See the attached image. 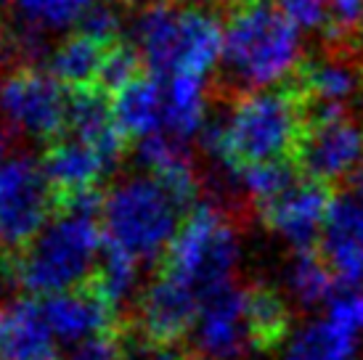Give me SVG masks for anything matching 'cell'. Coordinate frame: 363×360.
Returning a JSON list of instances; mask_svg holds the SVG:
<instances>
[{"mask_svg":"<svg viewBox=\"0 0 363 360\" xmlns=\"http://www.w3.org/2000/svg\"><path fill=\"white\" fill-rule=\"evenodd\" d=\"M101 247V218L56 215L27 247L0 254V268L27 294L51 297L91 279Z\"/></svg>","mask_w":363,"mask_h":360,"instance_id":"3957f363","label":"cell"},{"mask_svg":"<svg viewBox=\"0 0 363 360\" xmlns=\"http://www.w3.org/2000/svg\"><path fill=\"white\" fill-rule=\"evenodd\" d=\"M133 331L130 323L122 320L120 326L109 331H101L91 339L74 344L67 360H128L130 358Z\"/></svg>","mask_w":363,"mask_h":360,"instance_id":"f1b7e54d","label":"cell"},{"mask_svg":"<svg viewBox=\"0 0 363 360\" xmlns=\"http://www.w3.org/2000/svg\"><path fill=\"white\" fill-rule=\"evenodd\" d=\"M146 64H143L141 53L135 45L130 43L114 40L106 48V56H104V67H101V77H99V88L106 90V93H117L120 88H125L128 82H133L143 69Z\"/></svg>","mask_w":363,"mask_h":360,"instance_id":"83f0119b","label":"cell"},{"mask_svg":"<svg viewBox=\"0 0 363 360\" xmlns=\"http://www.w3.org/2000/svg\"><path fill=\"white\" fill-rule=\"evenodd\" d=\"M363 162V111L305 120L297 170L308 180L337 186L350 180Z\"/></svg>","mask_w":363,"mask_h":360,"instance_id":"ba28073f","label":"cell"},{"mask_svg":"<svg viewBox=\"0 0 363 360\" xmlns=\"http://www.w3.org/2000/svg\"><path fill=\"white\" fill-rule=\"evenodd\" d=\"M323 38L329 50L363 53V0H326Z\"/></svg>","mask_w":363,"mask_h":360,"instance_id":"d4e9b609","label":"cell"},{"mask_svg":"<svg viewBox=\"0 0 363 360\" xmlns=\"http://www.w3.org/2000/svg\"><path fill=\"white\" fill-rule=\"evenodd\" d=\"M11 48V32L3 30V24H0V56H3V50Z\"/></svg>","mask_w":363,"mask_h":360,"instance_id":"836d02e7","label":"cell"},{"mask_svg":"<svg viewBox=\"0 0 363 360\" xmlns=\"http://www.w3.org/2000/svg\"><path fill=\"white\" fill-rule=\"evenodd\" d=\"M220 3H223V0H220Z\"/></svg>","mask_w":363,"mask_h":360,"instance_id":"74e56055","label":"cell"},{"mask_svg":"<svg viewBox=\"0 0 363 360\" xmlns=\"http://www.w3.org/2000/svg\"><path fill=\"white\" fill-rule=\"evenodd\" d=\"M181 207L160 180L128 178L106 191L101 207L104 239L135 260L162 257L181 230Z\"/></svg>","mask_w":363,"mask_h":360,"instance_id":"277c9868","label":"cell"},{"mask_svg":"<svg viewBox=\"0 0 363 360\" xmlns=\"http://www.w3.org/2000/svg\"><path fill=\"white\" fill-rule=\"evenodd\" d=\"M40 308L53 337L67 344H80L122 323L120 310L104 300L99 291H93L88 283L43 297Z\"/></svg>","mask_w":363,"mask_h":360,"instance_id":"4fadbf2b","label":"cell"},{"mask_svg":"<svg viewBox=\"0 0 363 360\" xmlns=\"http://www.w3.org/2000/svg\"><path fill=\"white\" fill-rule=\"evenodd\" d=\"M279 9L300 27V30H315L326 24V0H276Z\"/></svg>","mask_w":363,"mask_h":360,"instance_id":"f546056e","label":"cell"},{"mask_svg":"<svg viewBox=\"0 0 363 360\" xmlns=\"http://www.w3.org/2000/svg\"><path fill=\"white\" fill-rule=\"evenodd\" d=\"M194 342L204 358L210 360H233L244 350H250L242 286L231 281L204 297L194 326Z\"/></svg>","mask_w":363,"mask_h":360,"instance_id":"7c38bea8","label":"cell"},{"mask_svg":"<svg viewBox=\"0 0 363 360\" xmlns=\"http://www.w3.org/2000/svg\"><path fill=\"white\" fill-rule=\"evenodd\" d=\"M111 111L120 133L128 140L149 138L164 122V88L146 69L117 93H111Z\"/></svg>","mask_w":363,"mask_h":360,"instance_id":"e0dca14e","label":"cell"},{"mask_svg":"<svg viewBox=\"0 0 363 360\" xmlns=\"http://www.w3.org/2000/svg\"><path fill=\"white\" fill-rule=\"evenodd\" d=\"M40 164L53 189V199H64V196H74V193H85V191H99L104 178L114 170L93 143L69 135V133H64L61 138L51 140L45 146Z\"/></svg>","mask_w":363,"mask_h":360,"instance_id":"9a60e30c","label":"cell"},{"mask_svg":"<svg viewBox=\"0 0 363 360\" xmlns=\"http://www.w3.org/2000/svg\"><path fill=\"white\" fill-rule=\"evenodd\" d=\"M207 114V88L204 77L196 74H172L164 88V125L178 140H189L202 130Z\"/></svg>","mask_w":363,"mask_h":360,"instance_id":"7402d4cb","label":"cell"},{"mask_svg":"<svg viewBox=\"0 0 363 360\" xmlns=\"http://www.w3.org/2000/svg\"><path fill=\"white\" fill-rule=\"evenodd\" d=\"M138 262L141 260H135L130 252H125L122 247H117L114 241L104 239L99 262H96L91 279L85 281V283H88L93 291H99L104 300L120 310L122 300H125L133 291V286H135Z\"/></svg>","mask_w":363,"mask_h":360,"instance_id":"603a6c76","label":"cell"},{"mask_svg":"<svg viewBox=\"0 0 363 360\" xmlns=\"http://www.w3.org/2000/svg\"><path fill=\"white\" fill-rule=\"evenodd\" d=\"M326 315H332V318L340 320L342 326L353 329L355 334H361L363 331V286L350 289L347 294H342V297H334V300L329 302V313H326Z\"/></svg>","mask_w":363,"mask_h":360,"instance_id":"4dcf8cb0","label":"cell"},{"mask_svg":"<svg viewBox=\"0 0 363 360\" xmlns=\"http://www.w3.org/2000/svg\"><path fill=\"white\" fill-rule=\"evenodd\" d=\"M6 154H9V140H6V135H0V167L6 164Z\"/></svg>","mask_w":363,"mask_h":360,"instance_id":"e575fe53","label":"cell"},{"mask_svg":"<svg viewBox=\"0 0 363 360\" xmlns=\"http://www.w3.org/2000/svg\"><path fill=\"white\" fill-rule=\"evenodd\" d=\"M223 64L231 80L250 93L289 80L300 61V35L276 0H223Z\"/></svg>","mask_w":363,"mask_h":360,"instance_id":"7a4b0ae2","label":"cell"},{"mask_svg":"<svg viewBox=\"0 0 363 360\" xmlns=\"http://www.w3.org/2000/svg\"><path fill=\"white\" fill-rule=\"evenodd\" d=\"M244 308H247V334L250 350L273 352L284 342L292 339V313L289 305L271 283L244 286Z\"/></svg>","mask_w":363,"mask_h":360,"instance_id":"d6986e66","label":"cell"},{"mask_svg":"<svg viewBox=\"0 0 363 360\" xmlns=\"http://www.w3.org/2000/svg\"><path fill=\"white\" fill-rule=\"evenodd\" d=\"M207 360H210V358H207Z\"/></svg>","mask_w":363,"mask_h":360,"instance_id":"f35d334b","label":"cell"},{"mask_svg":"<svg viewBox=\"0 0 363 360\" xmlns=\"http://www.w3.org/2000/svg\"><path fill=\"white\" fill-rule=\"evenodd\" d=\"M289 289H292L294 300L305 305V308H315L323 302L334 300V289L340 286L334 279L332 268L326 265L318 249L297 252L294 262L289 265Z\"/></svg>","mask_w":363,"mask_h":360,"instance_id":"cb8c5ba5","label":"cell"},{"mask_svg":"<svg viewBox=\"0 0 363 360\" xmlns=\"http://www.w3.org/2000/svg\"><path fill=\"white\" fill-rule=\"evenodd\" d=\"M0 114L13 130L48 146L67 133L69 90L51 72L21 64L0 77Z\"/></svg>","mask_w":363,"mask_h":360,"instance_id":"8992f818","label":"cell"},{"mask_svg":"<svg viewBox=\"0 0 363 360\" xmlns=\"http://www.w3.org/2000/svg\"><path fill=\"white\" fill-rule=\"evenodd\" d=\"M138 162L152 172L154 180H160L167 189L178 207L191 212L199 196V175L191 162V154L181 146L178 138H167L162 133H154L149 138L138 140Z\"/></svg>","mask_w":363,"mask_h":360,"instance_id":"2e32d148","label":"cell"},{"mask_svg":"<svg viewBox=\"0 0 363 360\" xmlns=\"http://www.w3.org/2000/svg\"><path fill=\"white\" fill-rule=\"evenodd\" d=\"M318 252L342 289L363 286V196L358 191L334 193Z\"/></svg>","mask_w":363,"mask_h":360,"instance_id":"8fae6325","label":"cell"},{"mask_svg":"<svg viewBox=\"0 0 363 360\" xmlns=\"http://www.w3.org/2000/svg\"><path fill=\"white\" fill-rule=\"evenodd\" d=\"M334 191L326 183L303 178L289 191L271 201L257 204L262 223L292 244L297 252L318 249L326 212L332 207Z\"/></svg>","mask_w":363,"mask_h":360,"instance_id":"30bf717a","label":"cell"},{"mask_svg":"<svg viewBox=\"0 0 363 360\" xmlns=\"http://www.w3.org/2000/svg\"><path fill=\"white\" fill-rule=\"evenodd\" d=\"M3 331H6V310H0V360H3Z\"/></svg>","mask_w":363,"mask_h":360,"instance_id":"d590c367","label":"cell"},{"mask_svg":"<svg viewBox=\"0 0 363 360\" xmlns=\"http://www.w3.org/2000/svg\"><path fill=\"white\" fill-rule=\"evenodd\" d=\"M186 6L189 0H152L135 19V48L154 77H172L181 67Z\"/></svg>","mask_w":363,"mask_h":360,"instance_id":"5bb4252c","label":"cell"},{"mask_svg":"<svg viewBox=\"0 0 363 360\" xmlns=\"http://www.w3.org/2000/svg\"><path fill=\"white\" fill-rule=\"evenodd\" d=\"M138 360H186V358H183L181 352L172 350V347L170 350H154V347H146V344L138 342Z\"/></svg>","mask_w":363,"mask_h":360,"instance_id":"1f68e13d","label":"cell"},{"mask_svg":"<svg viewBox=\"0 0 363 360\" xmlns=\"http://www.w3.org/2000/svg\"><path fill=\"white\" fill-rule=\"evenodd\" d=\"M350 180H353L355 191H358V193H361V196H363V162H361V167L355 170V175H353V178H350Z\"/></svg>","mask_w":363,"mask_h":360,"instance_id":"d6a6232c","label":"cell"},{"mask_svg":"<svg viewBox=\"0 0 363 360\" xmlns=\"http://www.w3.org/2000/svg\"><path fill=\"white\" fill-rule=\"evenodd\" d=\"M6 3L38 30H61L69 24H80L82 16L93 9V0H6Z\"/></svg>","mask_w":363,"mask_h":360,"instance_id":"484cf974","label":"cell"},{"mask_svg":"<svg viewBox=\"0 0 363 360\" xmlns=\"http://www.w3.org/2000/svg\"><path fill=\"white\" fill-rule=\"evenodd\" d=\"M3 360H61L38 300L24 297L6 308Z\"/></svg>","mask_w":363,"mask_h":360,"instance_id":"ac0fdd59","label":"cell"},{"mask_svg":"<svg viewBox=\"0 0 363 360\" xmlns=\"http://www.w3.org/2000/svg\"><path fill=\"white\" fill-rule=\"evenodd\" d=\"M111 43L99 40L88 32H74L59 48L51 53V74L64 85L67 90H82V88H99L101 77L104 56Z\"/></svg>","mask_w":363,"mask_h":360,"instance_id":"ffe728a7","label":"cell"},{"mask_svg":"<svg viewBox=\"0 0 363 360\" xmlns=\"http://www.w3.org/2000/svg\"><path fill=\"white\" fill-rule=\"evenodd\" d=\"M242 180L244 191L255 199V204L271 201L281 196L284 191H289L297 183V164L292 162H268V164H252L236 172Z\"/></svg>","mask_w":363,"mask_h":360,"instance_id":"4316f807","label":"cell"},{"mask_svg":"<svg viewBox=\"0 0 363 360\" xmlns=\"http://www.w3.org/2000/svg\"><path fill=\"white\" fill-rule=\"evenodd\" d=\"M305 130V103L292 82L276 90L239 93L225 120L202 128V146L228 170L297 159Z\"/></svg>","mask_w":363,"mask_h":360,"instance_id":"6da1fadb","label":"cell"},{"mask_svg":"<svg viewBox=\"0 0 363 360\" xmlns=\"http://www.w3.org/2000/svg\"><path fill=\"white\" fill-rule=\"evenodd\" d=\"M53 220V189L43 164L13 157L0 167V241L6 252L27 247Z\"/></svg>","mask_w":363,"mask_h":360,"instance_id":"52a82bcc","label":"cell"},{"mask_svg":"<svg viewBox=\"0 0 363 360\" xmlns=\"http://www.w3.org/2000/svg\"><path fill=\"white\" fill-rule=\"evenodd\" d=\"M239 260V239L231 218L215 204H196L162 254L160 270L183 279L202 294L231 283Z\"/></svg>","mask_w":363,"mask_h":360,"instance_id":"5b68a950","label":"cell"},{"mask_svg":"<svg viewBox=\"0 0 363 360\" xmlns=\"http://www.w3.org/2000/svg\"><path fill=\"white\" fill-rule=\"evenodd\" d=\"M202 310V294L183 279L160 270L138 300L130 320L133 337L154 350H170L175 342L191 334Z\"/></svg>","mask_w":363,"mask_h":360,"instance_id":"9c48e42d","label":"cell"},{"mask_svg":"<svg viewBox=\"0 0 363 360\" xmlns=\"http://www.w3.org/2000/svg\"><path fill=\"white\" fill-rule=\"evenodd\" d=\"M106 3H111V0H106Z\"/></svg>","mask_w":363,"mask_h":360,"instance_id":"8d00e7d4","label":"cell"},{"mask_svg":"<svg viewBox=\"0 0 363 360\" xmlns=\"http://www.w3.org/2000/svg\"><path fill=\"white\" fill-rule=\"evenodd\" d=\"M355 352L358 334L332 315H323L292 334L281 360H355Z\"/></svg>","mask_w":363,"mask_h":360,"instance_id":"44dd1931","label":"cell"}]
</instances>
